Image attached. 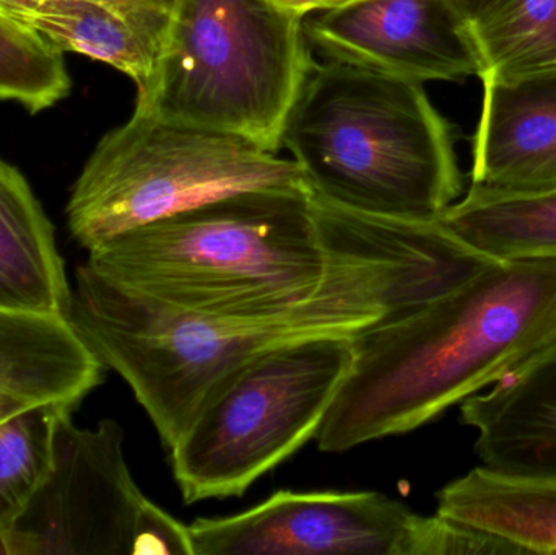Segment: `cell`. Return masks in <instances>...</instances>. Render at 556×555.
I'll return each instance as SVG.
<instances>
[{
    "label": "cell",
    "instance_id": "cell-4",
    "mask_svg": "<svg viewBox=\"0 0 556 555\" xmlns=\"http://www.w3.org/2000/svg\"><path fill=\"white\" fill-rule=\"evenodd\" d=\"M317 198L379 217L438 220L459 199L453 129L424 84L345 62H314L285 123Z\"/></svg>",
    "mask_w": 556,
    "mask_h": 555
},
{
    "label": "cell",
    "instance_id": "cell-25",
    "mask_svg": "<svg viewBox=\"0 0 556 555\" xmlns=\"http://www.w3.org/2000/svg\"><path fill=\"white\" fill-rule=\"evenodd\" d=\"M139 2L147 3V5L156 7V9L166 10V12H172L176 0H139Z\"/></svg>",
    "mask_w": 556,
    "mask_h": 555
},
{
    "label": "cell",
    "instance_id": "cell-24",
    "mask_svg": "<svg viewBox=\"0 0 556 555\" xmlns=\"http://www.w3.org/2000/svg\"><path fill=\"white\" fill-rule=\"evenodd\" d=\"M454 2L459 5V9L466 13L467 18L470 20V16L479 10V7L482 5L483 0H454Z\"/></svg>",
    "mask_w": 556,
    "mask_h": 555
},
{
    "label": "cell",
    "instance_id": "cell-8",
    "mask_svg": "<svg viewBox=\"0 0 556 555\" xmlns=\"http://www.w3.org/2000/svg\"><path fill=\"white\" fill-rule=\"evenodd\" d=\"M62 414L51 469L2 530L5 555H194L189 527L134 481L113 419L80 429Z\"/></svg>",
    "mask_w": 556,
    "mask_h": 555
},
{
    "label": "cell",
    "instance_id": "cell-13",
    "mask_svg": "<svg viewBox=\"0 0 556 555\" xmlns=\"http://www.w3.org/2000/svg\"><path fill=\"white\" fill-rule=\"evenodd\" d=\"M104 371L71 319L0 310V422L36 404L78 406Z\"/></svg>",
    "mask_w": 556,
    "mask_h": 555
},
{
    "label": "cell",
    "instance_id": "cell-12",
    "mask_svg": "<svg viewBox=\"0 0 556 555\" xmlns=\"http://www.w3.org/2000/svg\"><path fill=\"white\" fill-rule=\"evenodd\" d=\"M482 468L556 481V341L495 387L460 404Z\"/></svg>",
    "mask_w": 556,
    "mask_h": 555
},
{
    "label": "cell",
    "instance_id": "cell-5",
    "mask_svg": "<svg viewBox=\"0 0 556 555\" xmlns=\"http://www.w3.org/2000/svg\"><path fill=\"white\" fill-rule=\"evenodd\" d=\"M313 64L304 18L269 0H176L155 77L134 111L277 153Z\"/></svg>",
    "mask_w": 556,
    "mask_h": 555
},
{
    "label": "cell",
    "instance_id": "cell-17",
    "mask_svg": "<svg viewBox=\"0 0 556 555\" xmlns=\"http://www.w3.org/2000/svg\"><path fill=\"white\" fill-rule=\"evenodd\" d=\"M438 222L486 260L556 257V188L513 195L467 192Z\"/></svg>",
    "mask_w": 556,
    "mask_h": 555
},
{
    "label": "cell",
    "instance_id": "cell-10",
    "mask_svg": "<svg viewBox=\"0 0 556 555\" xmlns=\"http://www.w3.org/2000/svg\"><path fill=\"white\" fill-rule=\"evenodd\" d=\"M304 31L330 61L405 80L480 75L469 18L454 0H358L304 20Z\"/></svg>",
    "mask_w": 556,
    "mask_h": 555
},
{
    "label": "cell",
    "instance_id": "cell-1",
    "mask_svg": "<svg viewBox=\"0 0 556 555\" xmlns=\"http://www.w3.org/2000/svg\"><path fill=\"white\" fill-rule=\"evenodd\" d=\"M313 204L329 243L326 276L309 299L281 312H185L78 267L71 323L106 370L129 384L168 452L212 384L250 358L313 336H358L490 263L438 220L363 214L314 194Z\"/></svg>",
    "mask_w": 556,
    "mask_h": 555
},
{
    "label": "cell",
    "instance_id": "cell-9",
    "mask_svg": "<svg viewBox=\"0 0 556 555\" xmlns=\"http://www.w3.org/2000/svg\"><path fill=\"white\" fill-rule=\"evenodd\" d=\"M415 514L381 492L280 491L189 525L194 555H404Z\"/></svg>",
    "mask_w": 556,
    "mask_h": 555
},
{
    "label": "cell",
    "instance_id": "cell-22",
    "mask_svg": "<svg viewBox=\"0 0 556 555\" xmlns=\"http://www.w3.org/2000/svg\"><path fill=\"white\" fill-rule=\"evenodd\" d=\"M269 2L290 15L304 18L316 10L327 12V10L342 9V7L358 2V0H269Z\"/></svg>",
    "mask_w": 556,
    "mask_h": 555
},
{
    "label": "cell",
    "instance_id": "cell-18",
    "mask_svg": "<svg viewBox=\"0 0 556 555\" xmlns=\"http://www.w3.org/2000/svg\"><path fill=\"white\" fill-rule=\"evenodd\" d=\"M469 23L480 80L556 68V0H483Z\"/></svg>",
    "mask_w": 556,
    "mask_h": 555
},
{
    "label": "cell",
    "instance_id": "cell-19",
    "mask_svg": "<svg viewBox=\"0 0 556 555\" xmlns=\"http://www.w3.org/2000/svg\"><path fill=\"white\" fill-rule=\"evenodd\" d=\"M75 404H36L0 422V530H5L48 476L62 414Z\"/></svg>",
    "mask_w": 556,
    "mask_h": 555
},
{
    "label": "cell",
    "instance_id": "cell-7",
    "mask_svg": "<svg viewBox=\"0 0 556 555\" xmlns=\"http://www.w3.org/2000/svg\"><path fill=\"white\" fill-rule=\"evenodd\" d=\"M303 186L293 159H280L244 137L134 111L100 140L65 212L72 237L90 251L235 192Z\"/></svg>",
    "mask_w": 556,
    "mask_h": 555
},
{
    "label": "cell",
    "instance_id": "cell-11",
    "mask_svg": "<svg viewBox=\"0 0 556 555\" xmlns=\"http://www.w3.org/2000/svg\"><path fill=\"white\" fill-rule=\"evenodd\" d=\"M473 139L470 194L556 188V68L486 78Z\"/></svg>",
    "mask_w": 556,
    "mask_h": 555
},
{
    "label": "cell",
    "instance_id": "cell-15",
    "mask_svg": "<svg viewBox=\"0 0 556 555\" xmlns=\"http://www.w3.org/2000/svg\"><path fill=\"white\" fill-rule=\"evenodd\" d=\"M0 310L71 319L54 227L25 176L0 159Z\"/></svg>",
    "mask_w": 556,
    "mask_h": 555
},
{
    "label": "cell",
    "instance_id": "cell-16",
    "mask_svg": "<svg viewBox=\"0 0 556 555\" xmlns=\"http://www.w3.org/2000/svg\"><path fill=\"white\" fill-rule=\"evenodd\" d=\"M437 499V514L495 534L521 554H556V481L477 466L444 485Z\"/></svg>",
    "mask_w": 556,
    "mask_h": 555
},
{
    "label": "cell",
    "instance_id": "cell-14",
    "mask_svg": "<svg viewBox=\"0 0 556 555\" xmlns=\"http://www.w3.org/2000/svg\"><path fill=\"white\" fill-rule=\"evenodd\" d=\"M0 13L62 54L75 52L117 68L132 78L137 94L155 77L169 25L103 0H0Z\"/></svg>",
    "mask_w": 556,
    "mask_h": 555
},
{
    "label": "cell",
    "instance_id": "cell-21",
    "mask_svg": "<svg viewBox=\"0 0 556 555\" xmlns=\"http://www.w3.org/2000/svg\"><path fill=\"white\" fill-rule=\"evenodd\" d=\"M486 554H521V551L495 534L440 514L433 517L415 514L404 550V555Z\"/></svg>",
    "mask_w": 556,
    "mask_h": 555
},
{
    "label": "cell",
    "instance_id": "cell-3",
    "mask_svg": "<svg viewBox=\"0 0 556 555\" xmlns=\"http://www.w3.org/2000/svg\"><path fill=\"white\" fill-rule=\"evenodd\" d=\"M116 286L185 312L254 316L309 299L329 264L309 188L235 192L88 251Z\"/></svg>",
    "mask_w": 556,
    "mask_h": 555
},
{
    "label": "cell",
    "instance_id": "cell-6",
    "mask_svg": "<svg viewBox=\"0 0 556 555\" xmlns=\"http://www.w3.org/2000/svg\"><path fill=\"white\" fill-rule=\"evenodd\" d=\"M355 361V336L276 345L222 377L169 450L186 504L240 497L317 430Z\"/></svg>",
    "mask_w": 556,
    "mask_h": 555
},
{
    "label": "cell",
    "instance_id": "cell-23",
    "mask_svg": "<svg viewBox=\"0 0 556 555\" xmlns=\"http://www.w3.org/2000/svg\"><path fill=\"white\" fill-rule=\"evenodd\" d=\"M103 2L111 3V5L130 13V15L155 20V22H169V16H172V12L147 5V3L139 2V0H103Z\"/></svg>",
    "mask_w": 556,
    "mask_h": 555
},
{
    "label": "cell",
    "instance_id": "cell-20",
    "mask_svg": "<svg viewBox=\"0 0 556 555\" xmlns=\"http://www.w3.org/2000/svg\"><path fill=\"white\" fill-rule=\"evenodd\" d=\"M64 54L0 13V100L39 113L71 91Z\"/></svg>",
    "mask_w": 556,
    "mask_h": 555
},
{
    "label": "cell",
    "instance_id": "cell-2",
    "mask_svg": "<svg viewBox=\"0 0 556 555\" xmlns=\"http://www.w3.org/2000/svg\"><path fill=\"white\" fill-rule=\"evenodd\" d=\"M556 341V257L490 261L414 312L355 336V361L316 433L323 452L420 429Z\"/></svg>",
    "mask_w": 556,
    "mask_h": 555
}]
</instances>
